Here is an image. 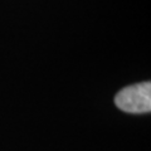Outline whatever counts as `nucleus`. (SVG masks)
Instances as JSON below:
<instances>
[{
    "mask_svg": "<svg viewBox=\"0 0 151 151\" xmlns=\"http://www.w3.org/2000/svg\"><path fill=\"white\" fill-rule=\"evenodd\" d=\"M116 106L127 113H146L151 111V83L142 82L122 88L115 97Z\"/></svg>",
    "mask_w": 151,
    "mask_h": 151,
    "instance_id": "f257e3e1",
    "label": "nucleus"
}]
</instances>
